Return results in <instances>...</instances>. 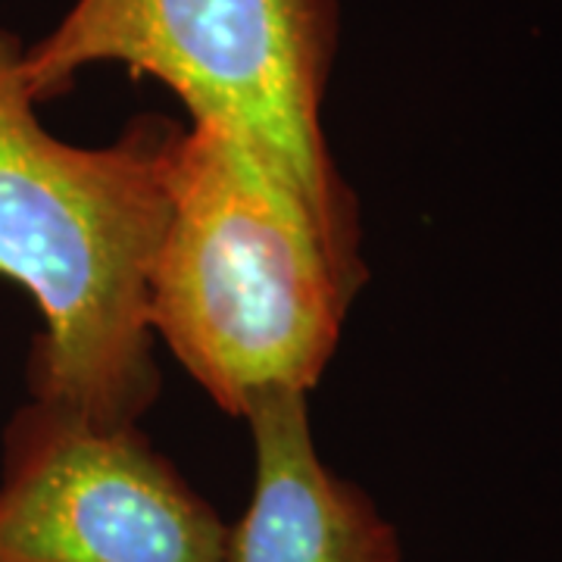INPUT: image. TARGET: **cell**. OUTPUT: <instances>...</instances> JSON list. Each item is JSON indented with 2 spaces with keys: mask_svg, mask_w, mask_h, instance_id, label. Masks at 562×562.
Here are the masks:
<instances>
[{
  "mask_svg": "<svg viewBox=\"0 0 562 562\" xmlns=\"http://www.w3.org/2000/svg\"><path fill=\"white\" fill-rule=\"evenodd\" d=\"M0 562H228V522L138 425L32 397L3 428Z\"/></svg>",
  "mask_w": 562,
  "mask_h": 562,
  "instance_id": "4",
  "label": "cell"
},
{
  "mask_svg": "<svg viewBox=\"0 0 562 562\" xmlns=\"http://www.w3.org/2000/svg\"><path fill=\"white\" fill-rule=\"evenodd\" d=\"M254 487L228 525V562H401V535L360 484L319 457L310 394L276 391L247 409Z\"/></svg>",
  "mask_w": 562,
  "mask_h": 562,
  "instance_id": "5",
  "label": "cell"
},
{
  "mask_svg": "<svg viewBox=\"0 0 562 562\" xmlns=\"http://www.w3.org/2000/svg\"><path fill=\"white\" fill-rule=\"evenodd\" d=\"M338 35V0H72L22 50V72L38 103L101 63L157 79L191 122L241 138L341 241L360 247L357 198L322 128Z\"/></svg>",
  "mask_w": 562,
  "mask_h": 562,
  "instance_id": "3",
  "label": "cell"
},
{
  "mask_svg": "<svg viewBox=\"0 0 562 562\" xmlns=\"http://www.w3.org/2000/svg\"><path fill=\"white\" fill-rule=\"evenodd\" d=\"M22 50L0 29V276L44 322L29 391L94 425H138L160 394L147 281L181 125L144 116L106 147L60 140L38 120Z\"/></svg>",
  "mask_w": 562,
  "mask_h": 562,
  "instance_id": "1",
  "label": "cell"
},
{
  "mask_svg": "<svg viewBox=\"0 0 562 562\" xmlns=\"http://www.w3.org/2000/svg\"><path fill=\"white\" fill-rule=\"evenodd\" d=\"M362 279L360 247L241 138L206 122L181 128L147 319L220 409L244 419L266 394H310Z\"/></svg>",
  "mask_w": 562,
  "mask_h": 562,
  "instance_id": "2",
  "label": "cell"
}]
</instances>
